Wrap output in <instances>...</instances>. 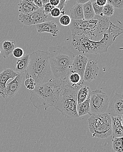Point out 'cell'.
Segmentation results:
<instances>
[{"mask_svg":"<svg viewBox=\"0 0 123 152\" xmlns=\"http://www.w3.org/2000/svg\"><path fill=\"white\" fill-rule=\"evenodd\" d=\"M63 84V80L54 78L47 83L36 86L34 90H30V100L34 106L44 110L54 107L58 100Z\"/></svg>","mask_w":123,"mask_h":152,"instance_id":"cell-1","label":"cell"},{"mask_svg":"<svg viewBox=\"0 0 123 152\" xmlns=\"http://www.w3.org/2000/svg\"><path fill=\"white\" fill-rule=\"evenodd\" d=\"M49 51L38 50L29 54V61L25 72V78H32L36 86L47 83L54 79L49 61Z\"/></svg>","mask_w":123,"mask_h":152,"instance_id":"cell-2","label":"cell"},{"mask_svg":"<svg viewBox=\"0 0 123 152\" xmlns=\"http://www.w3.org/2000/svg\"><path fill=\"white\" fill-rule=\"evenodd\" d=\"M111 23L108 17L95 15L90 20L71 19L70 28L72 36L85 35L92 39L103 35L108 30Z\"/></svg>","mask_w":123,"mask_h":152,"instance_id":"cell-3","label":"cell"},{"mask_svg":"<svg viewBox=\"0 0 123 152\" xmlns=\"http://www.w3.org/2000/svg\"><path fill=\"white\" fill-rule=\"evenodd\" d=\"M49 61L54 78L64 80L72 70L75 55L65 46L50 47Z\"/></svg>","mask_w":123,"mask_h":152,"instance_id":"cell-4","label":"cell"},{"mask_svg":"<svg viewBox=\"0 0 123 152\" xmlns=\"http://www.w3.org/2000/svg\"><path fill=\"white\" fill-rule=\"evenodd\" d=\"M108 33L103 34V38L99 41H93L85 35L72 36L71 45L79 52L88 54H100L106 53L114 43V36L108 29Z\"/></svg>","mask_w":123,"mask_h":152,"instance_id":"cell-5","label":"cell"},{"mask_svg":"<svg viewBox=\"0 0 123 152\" xmlns=\"http://www.w3.org/2000/svg\"><path fill=\"white\" fill-rule=\"evenodd\" d=\"M63 86L55 107L62 115L68 118H79L77 111V93L82 87H73L64 80Z\"/></svg>","mask_w":123,"mask_h":152,"instance_id":"cell-6","label":"cell"},{"mask_svg":"<svg viewBox=\"0 0 123 152\" xmlns=\"http://www.w3.org/2000/svg\"><path fill=\"white\" fill-rule=\"evenodd\" d=\"M88 122L92 137L104 139L111 135V116L108 113L90 114Z\"/></svg>","mask_w":123,"mask_h":152,"instance_id":"cell-7","label":"cell"},{"mask_svg":"<svg viewBox=\"0 0 123 152\" xmlns=\"http://www.w3.org/2000/svg\"><path fill=\"white\" fill-rule=\"evenodd\" d=\"M90 112V114L106 112L109 104L107 94L101 89L92 91L89 95Z\"/></svg>","mask_w":123,"mask_h":152,"instance_id":"cell-8","label":"cell"},{"mask_svg":"<svg viewBox=\"0 0 123 152\" xmlns=\"http://www.w3.org/2000/svg\"><path fill=\"white\" fill-rule=\"evenodd\" d=\"M49 15L46 14L43 7L27 14L20 13L19 16V21L25 25L30 26L38 24L48 21Z\"/></svg>","mask_w":123,"mask_h":152,"instance_id":"cell-9","label":"cell"},{"mask_svg":"<svg viewBox=\"0 0 123 152\" xmlns=\"http://www.w3.org/2000/svg\"><path fill=\"white\" fill-rule=\"evenodd\" d=\"M106 113L111 116L116 117L123 115V94L115 93L109 102Z\"/></svg>","mask_w":123,"mask_h":152,"instance_id":"cell-10","label":"cell"},{"mask_svg":"<svg viewBox=\"0 0 123 152\" xmlns=\"http://www.w3.org/2000/svg\"><path fill=\"white\" fill-rule=\"evenodd\" d=\"M18 73L17 76L11 82L6 84L5 98H12L20 90L23 81V73Z\"/></svg>","mask_w":123,"mask_h":152,"instance_id":"cell-11","label":"cell"},{"mask_svg":"<svg viewBox=\"0 0 123 152\" xmlns=\"http://www.w3.org/2000/svg\"><path fill=\"white\" fill-rule=\"evenodd\" d=\"M99 69L97 61L91 59L89 60L84 71L83 81L90 82L95 80L98 76Z\"/></svg>","mask_w":123,"mask_h":152,"instance_id":"cell-12","label":"cell"},{"mask_svg":"<svg viewBox=\"0 0 123 152\" xmlns=\"http://www.w3.org/2000/svg\"><path fill=\"white\" fill-rule=\"evenodd\" d=\"M36 28L39 33H47L53 37H56L60 32V28L56 22L47 21L36 25Z\"/></svg>","mask_w":123,"mask_h":152,"instance_id":"cell-13","label":"cell"},{"mask_svg":"<svg viewBox=\"0 0 123 152\" xmlns=\"http://www.w3.org/2000/svg\"><path fill=\"white\" fill-rule=\"evenodd\" d=\"M18 75L17 72L11 69H5L0 73V96L5 98L4 93L7 82L14 79Z\"/></svg>","mask_w":123,"mask_h":152,"instance_id":"cell-14","label":"cell"},{"mask_svg":"<svg viewBox=\"0 0 123 152\" xmlns=\"http://www.w3.org/2000/svg\"><path fill=\"white\" fill-rule=\"evenodd\" d=\"M88 60L89 59L86 56L82 54L75 56L73 60L71 70L79 74L82 79Z\"/></svg>","mask_w":123,"mask_h":152,"instance_id":"cell-15","label":"cell"},{"mask_svg":"<svg viewBox=\"0 0 123 152\" xmlns=\"http://www.w3.org/2000/svg\"><path fill=\"white\" fill-rule=\"evenodd\" d=\"M122 116H111L112 134L113 137H123V125Z\"/></svg>","mask_w":123,"mask_h":152,"instance_id":"cell-16","label":"cell"},{"mask_svg":"<svg viewBox=\"0 0 123 152\" xmlns=\"http://www.w3.org/2000/svg\"><path fill=\"white\" fill-rule=\"evenodd\" d=\"M63 80L73 87H81L82 84L85 82L79 74L72 70Z\"/></svg>","mask_w":123,"mask_h":152,"instance_id":"cell-17","label":"cell"},{"mask_svg":"<svg viewBox=\"0 0 123 152\" xmlns=\"http://www.w3.org/2000/svg\"><path fill=\"white\" fill-rule=\"evenodd\" d=\"M39 9L33 0H21L18 4V10L20 13L27 14Z\"/></svg>","mask_w":123,"mask_h":152,"instance_id":"cell-18","label":"cell"},{"mask_svg":"<svg viewBox=\"0 0 123 152\" xmlns=\"http://www.w3.org/2000/svg\"><path fill=\"white\" fill-rule=\"evenodd\" d=\"M15 46L16 41L14 40H4L0 43V47L3 51L4 58H8L12 53Z\"/></svg>","mask_w":123,"mask_h":152,"instance_id":"cell-19","label":"cell"},{"mask_svg":"<svg viewBox=\"0 0 123 152\" xmlns=\"http://www.w3.org/2000/svg\"><path fill=\"white\" fill-rule=\"evenodd\" d=\"M29 61V54H25L19 58L16 63L15 71L23 73L27 69Z\"/></svg>","mask_w":123,"mask_h":152,"instance_id":"cell-20","label":"cell"},{"mask_svg":"<svg viewBox=\"0 0 123 152\" xmlns=\"http://www.w3.org/2000/svg\"><path fill=\"white\" fill-rule=\"evenodd\" d=\"M70 14L71 19L84 20L83 4H76L70 9Z\"/></svg>","mask_w":123,"mask_h":152,"instance_id":"cell-21","label":"cell"},{"mask_svg":"<svg viewBox=\"0 0 123 152\" xmlns=\"http://www.w3.org/2000/svg\"><path fill=\"white\" fill-rule=\"evenodd\" d=\"M77 111L79 117L83 116L87 114H90V107L89 96L85 101L77 104Z\"/></svg>","mask_w":123,"mask_h":152,"instance_id":"cell-22","label":"cell"},{"mask_svg":"<svg viewBox=\"0 0 123 152\" xmlns=\"http://www.w3.org/2000/svg\"><path fill=\"white\" fill-rule=\"evenodd\" d=\"M83 10L85 20H90L95 17V13L91 1L83 4Z\"/></svg>","mask_w":123,"mask_h":152,"instance_id":"cell-23","label":"cell"},{"mask_svg":"<svg viewBox=\"0 0 123 152\" xmlns=\"http://www.w3.org/2000/svg\"><path fill=\"white\" fill-rule=\"evenodd\" d=\"M90 89L89 86H82L77 93V101L78 104L82 103L86 100L89 96Z\"/></svg>","mask_w":123,"mask_h":152,"instance_id":"cell-24","label":"cell"},{"mask_svg":"<svg viewBox=\"0 0 123 152\" xmlns=\"http://www.w3.org/2000/svg\"><path fill=\"white\" fill-rule=\"evenodd\" d=\"M112 142L113 148L114 151L123 152V137H113Z\"/></svg>","mask_w":123,"mask_h":152,"instance_id":"cell-25","label":"cell"},{"mask_svg":"<svg viewBox=\"0 0 123 152\" xmlns=\"http://www.w3.org/2000/svg\"><path fill=\"white\" fill-rule=\"evenodd\" d=\"M114 12V8L110 4L107 3L104 5L103 9V16L109 17L112 16Z\"/></svg>","mask_w":123,"mask_h":152,"instance_id":"cell-26","label":"cell"},{"mask_svg":"<svg viewBox=\"0 0 123 152\" xmlns=\"http://www.w3.org/2000/svg\"><path fill=\"white\" fill-rule=\"evenodd\" d=\"M71 18L70 16L66 15H63L59 19L60 24L63 26H67L70 25L71 23Z\"/></svg>","mask_w":123,"mask_h":152,"instance_id":"cell-27","label":"cell"},{"mask_svg":"<svg viewBox=\"0 0 123 152\" xmlns=\"http://www.w3.org/2000/svg\"><path fill=\"white\" fill-rule=\"evenodd\" d=\"M24 85L27 89L30 90H34L36 86L34 80L32 78L26 79V80L25 81Z\"/></svg>","mask_w":123,"mask_h":152,"instance_id":"cell-28","label":"cell"},{"mask_svg":"<svg viewBox=\"0 0 123 152\" xmlns=\"http://www.w3.org/2000/svg\"><path fill=\"white\" fill-rule=\"evenodd\" d=\"M107 3L111 4L114 8L123 9V0H107Z\"/></svg>","mask_w":123,"mask_h":152,"instance_id":"cell-29","label":"cell"},{"mask_svg":"<svg viewBox=\"0 0 123 152\" xmlns=\"http://www.w3.org/2000/svg\"><path fill=\"white\" fill-rule=\"evenodd\" d=\"M92 5L95 15L103 16V6L98 5L96 4V3L95 2V1L92 2Z\"/></svg>","mask_w":123,"mask_h":152,"instance_id":"cell-30","label":"cell"},{"mask_svg":"<svg viewBox=\"0 0 123 152\" xmlns=\"http://www.w3.org/2000/svg\"><path fill=\"white\" fill-rule=\"evenodd\" d=\"M13 55L17 58H21L24 55L23 50L20 48H15L12 52Z\"/></svg>","mask_w":123,"mask_h":152,"instance_id":"cell-31","label":"cell"},{"mask_svg":"<svg viewBox=\"0 0 123 152\" xmlns=\"http://www.w3.org/2000/svg\"><path fill=\"white\" fill-rule=\"evenodd\" d=\"M61 14V10L57 7H54L50 12V15L54 18L59 17Z\"/></svg>","mask_w":123,"mask_h":152,"instance_id":"cell-32","label":"cell"},{"mask_svg":"<svg viewBox=\"0 0 123 152\" xmlns=\"http://www.w3.org/2000/svg\"><path fill=\"white\" fill-rule=\"evenodd\" d=\"M54 6H52L49 2L44 4L43 6V9H44V12L46 14L49 15L50 14L52 9L54 8Z\"/></svg>","mask_w":123,"mask_h":152,"instance_id":"cell-33","label":"cell"},{"mask_svg":"<svg viewBox=\"0 0 123 152\" xmlns=\"http://www.w3.org/2000/svg\"><path fill=\"white\" fill-rule=\"evenodd\" d=\"M59 4L57 7H58L61 11L63 9H64V7L66 5L67 1V0H59Z\"/></svg>","mask_w":123,"mask_h":152,"instance_id":"cell-34","label":"cell"},{"mask_svg":"<svg viewBox=\"0 0 123 152\" xmlns=\"http://www.w3.org/2000/svg\"><path fill=\"white\" fill-rule=\"evenodd\" d=\"M33 2L39 8H43L44 6L42 0H33Z\"/></svg>","mask_w":123,"mask_h":152,"instance_id":"cell-35","label":"cell"},{"mask_svg":"<svg viewBox=\"0 0 123 152\" xmlns=\"http://www.w3.org/2000/svg\"><path fill=\"white\" fill-rule=\"evenodd\" d=\"M95 2L98 5L103 7L107 3V0H96Z\"/></svg>","mask_w":123,"mask_h":152,"instance_id":"cell-36","label":"cell"},{"mask_svg":"<svg viewBox=\"0 0 123 152\" xmlns=\"http://www.w3.org/2000/svg\"><path fill=\"white\" fill-rule=\"evenodd\" d=\"M49 3L54 6V7H57L60 3L59 0H49Z\"/></svg>","mask_w":123,"mask_h":152,"instance_id":"cell-37","label":"cell"},{"mask_svg":"<svg viewBox=\"0 0 123 152\" xmlns=\"http://www.w3.org/2000/svg\"><path fill=\"white\" fill-rule=\"evenodd\" d=\"M115 26L116 27V28H117V30H118V34H117V35H116V38L117 37H118V36H120V35L123 34V28H121L118 27L117 26L115 25ZM119 49L121 50H123V47L120 48Z\"/></svg>","mask_w":123,"mask_h":152,"instance_id":"cell-38","label":"cell"},{"mask_svg":"<svg viewBox=\"0 0 123 152\" xmlns=\"http://www.w3.org/2000/svg\"><path fill=\"white\" fill-rule=\"evenodd\" d=\"M75 1H76L77 3L83 4L88 2L92 1V0H75Z\"/></svg>","mask_w":123,"mask_h":152,"instance_id":"cell-39","label":"cell"},{"mask_svg":"<svg viewBox=\"0 0 123 152\" xmlns=\"http://www.w3.org/2000/svg\"><path fill=\"white\" fill-rule=\"evenodd\" d=\"M42 1L44 4H46L49 2V0H42Z\"/></svg>","mask_w":123,"mask_h":152,"instance_id":"cell-40","label":"cell"},{"mask_svg":"<svg viewBox=\"0 0 123 152\" xmlns=\"http://www.w3.org/2000/svg\"><path fill=\"white\" fill-rule=\"evenodd\" d=\"M122 124H123V115H122Z\"/></svg>","mask_w":123,"mask_h":152,"instance_id":"cell-41","label":"cell"},{"mask_svg":"<svg viewBox=\"0 0 123 152\" xmlns=\"http://www.w3.org/2000/svg\"><path fill=\"white\" fill-rule=\"evenodd\" d=\"M1 47H0V54H1Z\"/></svg>","mask_w":123,"mask_h":152,"instance_id":"cell-42","label":"cell"},{"mask_svg":"<svg viewBox=\"0 0 123 152\" xmlns=\"http://www.w3.org/2000/svg\"><path fill=\"white\" fill-rule=\"evenodd\" d=\"M67 1H69V0H67Z\"/></svg>","mask_w":123,"mask_h":152,"instance_id":"cell-43","label":"cell"}]
</instances>
